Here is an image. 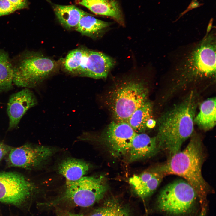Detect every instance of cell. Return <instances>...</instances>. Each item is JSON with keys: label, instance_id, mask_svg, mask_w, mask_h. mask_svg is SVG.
Listing matches in <instances>:
<instances>
[{"label": "cell", "instance_id": "obj_1", "mask_svg": "<svg viewBox=\"0 0 216 216\" xmlns=\"http://www.w3.org/2000/svg\"><path fill=\"white\" fill-rule=\"evenodd\" d=\"M197 94L191 92L181 103L161 116L155 136L160 150L171 156L181 150L183 142L192 135L198 104Z\"/></svg>", "mask_w": 216, "mask_h": 216}, {"label": "cell", "instance_id": "obj_2", "mask_svg": "<svg viewBox=\"0 0 216 216\" xmlns=\"http://www.w3.org/2000/svg\"><path fill=\"white\" fill-rule=\"evenodd\" d=\"M191 136L184 149L170 157L164 163L153 168L164 176L174 175L184 178L194 189L202 203L206 200L210 188L202 175L205 156L201 140L197 134Z\"/></svg>", "mask_w": 216, "mask_h": 216}, {"label": "cell", "instance_id": "obj_3", "mask_svg": "<svg viewBox=\"0 0 216 216\" xmlns=\"http://www.w3.org/2000/svg\"><path fill=\"white\" fill-rule=\"evenodd\" d=\"M173 87H179L202 80H214L216 38L209 29L204 38L185 56L175 69Z\"/></svg>", "mask_w": 216, "mask_h": 216}, {"label": "cell", "instance_id": "obj_4", "mask_svg": "<svg viewBox=\"0 0 216 216\" xmlns=\"http://www.w3.org/2000/svg\"><path fill=\"white\" fill-rule=\"evenodd\" d=\"M103 176H83L79 180H66L62 193L54 199L43 202L47 208L58 209L61 206L87 208L101 200L108 189Z\"/></svg>", "mask_w": 216, "mask_h": 216}, {"label": "cell", "instance_id": "obj_5", "mask_svg": "<svg viewBox=\"0 0 216 216\" xmlns=\"http://www.w3.org/2000/svg\"><path fill=\"white\" fill-rule=\"evenodd\" d=\"M148 94L142 80L129 79L115 84L108 93L106 100L114 121L127 122L133 113L149 100Z\"/></svg>", "mask_w": 216, "mask_h": 216}, {"label": "cell", "instance_id": "obj_6", "mask_svg": "<svg viewBox=\"0 0 216 216\" xmlns=\"http://www.w3.org/2000/svg\"><path fill=\"white\" fill-rule=\"evenodd\" d=\"M13 83L19 87H34L54 70L55 62L35 52L25 51L12 60Z\"/></svg>", "mask_w": 216, "mask_h": 216}, {"label": "cell", "instance_id": "obj_7", "mask_svg": "<svg viewBox=\"0 0 216 216\" xmlns=\"http://www.w3.org/2000/svg\"><path fill=\"white\" fill-rule=\"evenodd\" d=\"M198 197L193 188L186 181L177 180L169 184L160 192L157 206L160 211L180 215L190 212Z\"/></svg>", "mask_w": 216, "mask_h": 216}, {"label": "cell", "instance_id": "obj_8", "mask_svg": "<svg viewBox=\"0 0 216 216\" xmlns=\"http://www.w3.org/2000/svg\"><path fill=\"white\" fill-rule=\"evenodd\" d=\"M36 190L34 184L19 173L0 172V202L22 206Z\"/></svg>", "mask_w": 216, "mask_h": 216}, {"label": "cell", "instance_id": "obj_9", "mask_svg": "<svg viewBox=\"0 0 216 216\" xmlns=\"http://www.w3.org/2000/svg\"><path fill=\"white\" fill-rule=\"evenodd\" d=\"M137 133L126 122L113 120L102 134L101 140L113 156H125Z\"/></svg>", "mask_w": 216, "mask_h": 216}, {"label": "cell", "instance_id": "obj_10", "mask_svg": "<svg viewBox=\"0 0 216 216\" xmlns=\"http://www.w3.org/2000/svg\"><path fill=\"white\" fill-rule=\"evenodd\" d=\"M54 152L52 148L26 144L11 148L8 162L12 166L30 169L36 167L51 157Z\"/></svg>", "mask_w": 216, "mask_h": 216}, {"label": "cell", "instance_id": "obj_11", "mask_svg": "<svg viewBox=\"0 0 216 216\" xmlns=\"http://www.w3.org/2000/svg\"><path fill=\"white\" fill-rule=\"evenodd\" d=\"M37 104V100L34 94L27 88L12 94L7 105L9 121L8 129L16 127L26 112Z\"/></svg>", "mask_w": 216, "mask_h": 216}, {"label": "cell", "instance_id": "obj_12", "mask_svg": "<svg viewBox=\"0 0 216 216\" xmlns=\"http://www.w3.org/2000/svg\"><path fill=\"white\" fill-rule=\"evenodd\" d=\"M115 64V60L101 52L88 50L83 71L85 76L105 79Z\"/></svg>", "mask_w": 216, "mask_h": 216}, {"label": "cell", "instance_id": "obj_13", "mask_svg": "<svg viewBox=\"0 0 216 216\" xmlns=\"http://www.w3.org/2000/svg\"><path fill=\"white\" fill-rule=\"evenodd\" d=\"M159 151L155 136L151 137L143 133H137L125 156L128 162H133L150 158Z\"/></svg>", "mask_w": 216, "mask_h": 216}, {"label": "cell", "instance_id": "obj_14", "mask_svg": "<svg viewBox=\"0 0 216 216\" xmlns=\"http://www.w3.org/2000/svg\"><path fill=\"white\" fill-rule=\"evenodd\" d=\"M164 177L152 168L132 176L130 178L129 182L136 194L145 199L156 190Z\"/></svg>", "mask_w": 216, "mask_h": 216}, {"label": "cell", "instance_id": "obj_15", "mask_svg": "<svg viewBox=\"0 0 216 216\" xmlns=\"http://www.w3.org/2000/svg\"><path fill=\"white\" fill-rule=\"evenodd\" d=\"M75 3L95 14L111 17L119 24H124L120 5L116 0H76Z\"/></svg>", "mask_w": 216, "mask_h": 216}, {"label": "cell", "instance_id": "obj_16", "mask_svg": "<svg viewBox=\"0 0 216 216\" xmlns=\"http://www.w3.org/2000/svg\"><path fill=\"white\" fill-rule=\"evenodd\" d=\"M89 164L82 160L73 158H66L62 161L58 167V173L66 180L74 181L83 177L88 171Z\"/></svg>", "mask_w": 216, "mask_h": 216}, {"label": "cell", "instance_id": "obj_17", "mask_svg": "<svg viewBox=\"0 0 216 216\" xmlns=\"http://www.w3.org/2000/svg\"><path fill=\"white\" fill-rule=\"evenodd\" d=\"M110 25V23L98 19L87 13L82 17L75 29L84 35L99 37L104 34Z\"/></svg>", "mask_w": 216, "mask_h": 216}, {"label": "cell", "instance_id": "obj_18", "mask_svg": "<svg viewBox=\"0 0 216 216\" xmlns=\"http://www.w3.org/2000/svg\"><path fill=\"white\" fill-rule=\"evenodd\" d=\"M53 7L59 22L68 28H75L82 17L87 13L73 5L55 4Z\"/></svg>", "mask_w": 216, "mask_h": 216}, {"label": "cell", "instance_id": "obj_19", "mask_svg": "<svg viewBox=\"0 0 216 216\" xmlns=\"http://www.w3.org/2000/svg\"><path fill=\"white\" fill-rule=\"evenodd\" d=\"M216 116V99L208 98L201 104L200 112L195 116L194 122L202 129L208 130L215 125Z\"/></svg>", "mask_w": 216, "mask_h": 216}, {"label": "cell", "instance_id": "obj_20", "mask_svg": "<svg viewBox=\"0 0 216 216\" xmlns=\"http://www.w3.org/2000/svg\"><path fill=\"white\" fill-rule=\"evenodd\" d=\"M152 104L148 100L133 113L127 123L136 133H143L147 129L146 123L152 118Z\"/></svg>", "mask_w": 216, "mask_h": 216}, {"label": "cell", "instance_id": "obj_21", "mask_svg": "<svg viewBox=\"0 0 216 216\" xmlns=\"http://www.w3.org/2000/svg\"><path fill=\"white\" fill-rule=\"evenodd\" d=\"M13 74L12 60L7 52L0 49V92L12 88Z\"/></svg>", "mask_w": 216, "mask_h": 216}, {"label": "cell", "instance_id": "obj_22", "mask_svg": "<svg viewBox=\"0 0 216 216\" xmlns=\"http://www.w3.org/2000/svg\"><path fill=\"white\" fill-rule=\"evenodd\" d=\"M88 51L78 49L70 52L64 62L65 69L70 72L81 75L84 69Z\"/></svg>", "mask_w": 216, "mask_h": 216}, {"label": "cell", "instance_id": "obj_23", "mask_svg": "<svg viewBox=\"0 0 216 216\" xmlns=\"http://www.w3.org/2000/svg\"><path fill=\"white\" fill-rule=\"evenodd\" d=\"M89 216H130L127 208L115 199L106 201Z\"/></svg>", "mask_w": 216, "mask_h": 216}, {"label": "cell", "instance_id": "obj_24", "mask_svg": "<svg viewBox=\"0 0 216 216\" xmlns=\"http://www.w3.org/2000/svg\"><path fill=\"white\" fill-rule=\"evenodd\" d=\"M17 10L9 0H0V17L10 14Z\"/></svg>", "mask_w": 216, "mask_h": 216}, {"label": "cell", "instance_id": "obj_25", "mask_svg": "<svg viewBox=\"0 0 216 216\" xmlns=\"http://www.w3.org/2000/svg\"><path fill=\"white\" fill-rule=\"evenodd\" d=\"M17 10L26 9L29 7L28 0H9Z\"/></svg>", "mask_w": 216, "mask_h": 216}, {"label": "cell", "instance_id": "obj_26", "mask_svg": "<svg viewBox=\"0 0 216 216\" xmlns=\"http://www.w3.org/2000/svg\"><path fill=\"white\" fill-rule=\"evenodd\" d=\"M11 148L9 146L0 142V160L9 152Z\"/></svg>", "mask_w": 216, "mask_h": 216}, {"label": "cell", "instance_id": "obj_27", "mask_svg": "<svg viewBox=\"0 0 216 216\" xmlns=\"http://www.w3.org/2000/svg\"><path fill=\"white\" fill-rule=\"evenodd\" d=\"M56 216H83L82 214L72 213L63 209H57Z\"/></svg>", "mask_w": 216, "mask_h": 216}, {"label": "cell", "instance_id": "obj_28", "mask_svg": "<svg viewBox=\"0 0 216 216\" xmlns=\"http://www.w3.org/2000/svg\"><path fill=\"white\" fill-rule=\"evenodd\" d=\"M155 121L152 118L149 119L146 123L147 128H154L156 124Z\"/></svg>", "mask_w": 216, "mask_h": 216}]
</instances>
